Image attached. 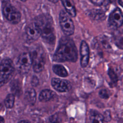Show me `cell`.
Listing matches in <instances>:
<instances>
[{"label":"cell","mask_w":123,"mask_h":123,"mask_svg":"<svg viewBox=\"0 0 123 123\" xmlns=\"http://www.w3.org/2000/svg\"><path fill=\"white\" fill-rule=\"evenodd\" d=\"M77 59V49L73 40L67 36L61 38L53 54V61L56 62H74Z\"/></svg>","instance_id":"cell-1"},{"label":"cell","mask_w":123,"mask_h":123,"mask_svg":"<svg viewBox=\"0 0 123 123\" xmlns=\"http://www.w3.org/2000/svg\"><path fill=\"white\" fill-rule=\"evenodd\" d=\"M39 27L41 37L49 45H54L56 37L52 19L48 14L38 16L35 22Z\"/></svg>","instance_id":"cell-2"},{"label":"cell","mask_w":123,"mask_h":123,"mask_svg":"<svg viewBox=\"0 0 123 123\" xmlns=\"http://www.w3.org/2000/svg\"><path fill=\"white\" fill-rule=\"evenodd\" d=\"M30 55L34 71L37 73L41 72L46 63V54L43 49L37 47L33 49Z\"/></svg>","instance_id":"cell-3"},{"label":"cell","mask_w":123,"mask_h":123,"mask_svg":"<svg viewBox=\"0 0 123 123\" xmlns=\"http://www.w3.org/2000/svg\"><path fill=\"white\" fill-rule=\"evenodd\" d=\"M14 68L12 60L9 59L3 60L0 63V86L7 83L11 78Z\"/></svg>","instance_id":"cell-4"},{"label":"cell","mask_w":123,"mask_h":123,"mask_svg":"<svg viewBox=\"0 0 123 123\" xmlns=\"http://www.w3.org/2000/svg\"><path fill=\"white\" fill-rule=\"evenodd\" d=\"M59 18L60 25L63 33L67 37L72 35L74 32V25L70 16L65 11L61 10Z\"/></svg>","instance_id":"cell-5"},{"label":"cell","mask_w":123,"mask_h":123,"mask_svg":"<svg viewBox=\"0 0 123 123\" xmlns=\"http://www.w3.org/2000/svg\"><path fill=\"white\" fill-rule=\"evenodd\" d=\"M2 13L6 19L12 24H17L21 20L20 12L9 2H6L3 5Z\"/></svg>","instance_id":"cell-6"},{"label":"cell","mask_w":123,"mask_h":123,"mask_svg":"<svg viewBox=\"0 0 123 123\" xmlns=\"http://www.w3.org/2000/svg\"><path fill=\"white\" fill-rule=\"evenodd\" d=\"M32 64V62L30 53L23 52L19 56L16 62V66L21 73H27Z\"/></svg>","instance_id":"cell-7"},{"label":"cell","mask_w":123,"mask_h":123,"mask_svg":"<svg viewBox=\"0 0 123 123\" xmlns=\"http://www.w3.org/2000/svg\"><path fill=\"white\" fill-rule=\"evenodd\" d=\"M109 24L115 27L119 28L122 26L123 23V15L122 10L117 7L110 14L109 17Z\"/></svg>","instance_id":"cell-8"},{"label":"cell","mask_w":123,"mask_h":123,"mask_svg":"<svg viewBox=\"0 0 123 123\" xmlns=\"http://www.w3.org/2000/svg\"><path fill=\"white\" fill-rule=\"evenodd\" d=\"M25 34L27 39L30 41L37 40L41 37V32L35 22L29 24L25 29Z\"/></svg>","instance_id":"cell-9"},{"label":"cell","mask_w":123,"mask_h":123,"mask_svg":"<svg viewBox=\"0 0 123 123\" xmlns=\"http://www.w3.org/2000/svg\"><path fill=\"white\" fill-rule=\"evenodd\" d=\"M51 84L52 87L60 92H65L69 91L71 86L69 81L66 80L58 78H53L51 79Z\"/></svg>","instance_id":"cell-10"},{"label":"cell","mask_w":123,"mask_h":123,"mask_svg":"<svg viewBox=\"0 0 123 123\" xmlns=\"http://www.w3.org/2000/svg\"><path fill=\"white\" fill-rule=\"evenodd\" d=\"M80 65L82 67H86L89 59V49L87 43L85 40H82L80 46Z\"/></svg>","instance_id":"cell-11"},{"label":"cell","mask_w":123,"mask_h":123,"mask_svg":"<svg viewBox=\"0 0 123 123\" xmlns=\"http://www.w3.org/2000/svg\"><path fill=\"white\" fill-rule=\"evenodd\" d=\"M65 12L70 16L75 17L76 15V11L73 0H61Z\"/></svg>","instance_id":"cell-12"},{"label":"cell","mask_w":123,"mask_h":123,"mask_svg":"<svg viewBox=\"0 0 123 123\" xmlns=\"http://www.w3.org/2000/svg\"><path fill=\"white\" fill-rule=\"evenodd\" d=\"M88 123H103L104 118L102 114L96 110H91L88 114Z\"/></svg>","instance_id":"cell-13"},{"label":"cell","mask_w":123,"mask_h":123,"mask_svg":"<svg viewBox=\"0 0 123 123\" xmlns=\"http://www.w3.org/2000/svg\"><path fill=\"white\" fill-rule=\"evenodd\" d=\"M55 95L54 92L50 89H44L41 91L38 98L41 102H47L52 99Z\"/></svg>","instance_id":"cell-14"},{"label":"cell","mask_w":123,"mask_h":123,"mask_svg":"<svg viewBox=\"0 0 123 123\" xmlns=\"http://www.w3.org/2000/svg\"><path fill=\"white\" fill-rule=\"evenodd\" d=\"M52 70L56 74L60 77H65L68 75L65 68L61 64H54L52 66Z\"/></svg>","instance_id":"cell-15"},{"label":"cell","mask_w":123,"mask_h":123,"mask_svg":"<svg viewBox=\"0 0 123 123\" xmlns=\"http://www.w3.org/2000/svg\"><path fill=\"white\" fill-rule=\"evenodd\" d=\"M25 99L30 104L35 103L36 100V93L33 89H30L26 91L25 95Z\"/></svg>","instance_id":"cell-16"},{"label":"cell","mask_w":123,"mask_h":123,"mask_svg":"<svg viewBox=\"0 0 123 123\" xmlns=\"http://www.w3.org/2000/svg\"><path fill=\"white\" fill-rule=\"evenodd\" d=\"M15 96L13 94H9L4 100V104L8 109L12 108L14 105Z\"/></svg>","instance_id":"cell-17"},{"label":"cell","mask_w":123,"mask_h":123,"mask_svg":"<svg viewBox=\"0 0 123 123\" xmlns=\"http://www.w3.org/2000/svg\"><path fill=\"white\" fill-rule=\"evenodd\" d=\"M99 97L104 99H108L109 98L110 94L109 91L106 89H101L99 92Z\"/></svg>","instance_id":"cell-18"},{"label":"cell","mask_w":123,"mask_h":123,"mask_svg":"<svg viewBox=\"0 0 123 123\" xmlns=\"http://www.w3.org/2000/svg\"><path fill=\"white\" fill-rule=\"evenodd\" d=\"M93 4L96 6H100L104 5L106 3H108L109 0H89Z\"/></svg>","instance_id":"cell-19"},{"label":"cell","mask_w":123,"mask_h":123,"mask_svg":"<svg viewBox=\"0 0 123 123\" xmlns=\"http://www.w3.org/2000/svg\"><path fill=\"white\" fill-rule=\"evenodd\" d=\"M12 89L14 92H17V91L20 92L21 88L19 85H18L17 82H13L12 84Z\"/></svg>","instance_id":"cell-20"},{"label":"cell","mask_w":123,"mask_h":123,"mask_svg":"<svg viewBox=\"0 0 123 123\" xmlns=\"http://www.w3.org/2000/svg\"><path fill=\"white\" fill-rule=\"evenodd\" d=\"M109 74L110 78H111V80H112V82L115 83V82L117 81V76H116V75L115 74V73L112 70L111 71H109Z\"/></svg>","instance_id":"cell-21"},{"label":"cell","mask_w":123,"mask_h":123,"mask_svg":"<svg viewBox=\"0 0 123 123\" xmlns=\"http://www.w3.org/2000/svg\"><path fill=\"white\" fill-rule=\"evenodd\" d=\"M49 123H60V122L57 117L55 115H53L49 118Z\"/></svg>","instance_id":"cell-22"},{"label":"cell","mask_w":123,"mask_h":123,"mask_svg":"<svg viewBox=\"0 0 123 123\" xmlns=\"http://www.w3.org/2000/svg\"><path fill=\"white\" fill-rule=\"evenodd\" d=\"M118 3L119 4V5H120L121 7H123V0H118Z\"/></svg>","instance_id":"cell-23"},{"label":"cell","mask_w":123,"mask_h":123,"mask_svg":"<svg viewBox=\"0 0 123 123\" xmlns=\"http://www.w3.org/2000/svg\"><path fill=\"white\" fill-rule=\"evenodd\" d=\"M19 123H30V122H29L28 121L23 120V121H21L20 122H19Z\"/></svg>","instance_id":"cell-24"},{"label":"cell","mask_w":123,"mask_h":123,"mask_svg":"<svg viewBox=\"0 0 123 123\" xmlns=\"http://www.w3.org/2000/svg\"><path fill=\"white\" fill-rule=\"evenodd\" d=\"M4 119L3 117L0 116V123H4Z\"/></svg>","instance_id":"cell-25"},{"label":"cell","mask_w":123,"mask_h":123,"mask_svg":"<svg viewBox=\"0 0 123 123\" xmlns=\"http://www.w3.org/2000/svg\"><path fill=\"white\" fill-rule=\"evenodd\" d=\"M48 0L53 3H56L58 1V0Z\"/></svg>","instance_id":"cell-26"},{"label":"cell","mask_w":123,"mask_h":123,"mask_svg":"<svg viewBox=\"0 0 123 123\" xmlns=\"http://www.w3.org/2000/svg\"><path fill=\"white\" fill-rule=\"evenodd\" d=\"M3 109V106L1 103H0V111H1Z\"/></svg>","instance_id":"cell-27"},{"label":"cell","mask_w":123,"mask_h":123,"mask_svg":"<svg viewBox=\"0 0 123 123\" xmlns=\"http://www.w3.org/2000/svg\"><path fill=\"white\" fill-rule=\"evenodd\" d=\"M21 1H23V2H25V1H26L27 0H21Z\"/></svg>","instance_id":"cell-28"}]
</instances>
